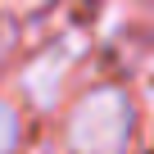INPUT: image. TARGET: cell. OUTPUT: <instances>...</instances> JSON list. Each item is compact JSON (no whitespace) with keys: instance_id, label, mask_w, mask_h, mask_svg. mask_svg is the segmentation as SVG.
<instances>
[{"instance_id":"obj_2","label":"cell","mask_w":154,"mask_h":154,"mask_svg":"<svg viewBox=\"0 0 154 154\" xmlns=\"http://www.w3.org/2000/svg\"><path fill=\"white\" fill-rule=\"evenodd\" d=\"M77 54H82V36H63L59 45H50L45 54H36V63L23 72V86H27V95H32L41 109H50V104L59 100V91H63V82H68Z\"/></svg>"},{"instance_id":"obj_4","label":"cell","mask_w":154,"mask_h":154,"mask_svg":"<svg viewBox=\"0 0 154 154\" xmlns=\"http://www.w3.org/2000/svg\"><path fill=\"white\" fill-rule=\"evenodd\" d=\"M0 5H5L9 14H32V9H41L45 0H0Z\"/></svg>"},{"instance_id":"obj_1","label":"cell","mask_w":154,"mask_h":154,"mask_svg":"<svg viewBox=\"0 0 154 154\" xmlns=\"http://www.w3.org/2000/svg\"><path fill=\"white\" fill-rule=\"evenodd\" d=\"M127 140H131V104L122 91H113V86L91 91L72 109L68 145L77 154H122Z\"/></svg>"},{"instance_id":"obj_3","label":"cell","mask_w":154,"mask_h":154,"mask_svg":"<svg viewBox=\"0 0 154 154\" xmlns=\"http://www.w3.org/2000/svg\"><path fill=\"white\" fill-rule=\"evenodd\" d=\"M14 145H18V118H14V109L0 100V154H14Z\"/></svg>"}]
</instances>
